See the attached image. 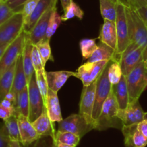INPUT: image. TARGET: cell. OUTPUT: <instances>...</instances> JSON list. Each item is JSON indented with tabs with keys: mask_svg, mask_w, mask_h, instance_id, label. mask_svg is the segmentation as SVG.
Here are the masks:
<instances>
[{
	"mask_svg": "<svg viewBox=\"0 0 147 147\" xmlns=\"http://www.w3.org/2000/svg\"><path fill=\"white\" fill-rule=\"evenodd\" d=\"M27 85H28L29 105H30L28 118L32 122L42 115L45 108V104L37 86L35 73L32 75Z\"/></svg>",
	"mask_w": 147,
	"mask_h": 147,
	"instance_id": "cell-10",
	"label": "cell"
},
{
	"mask_svg": "<svg viewBox=\"0 0 147 147\" xmlns=\"http://www.w3.org/2000/svg\"><path fill=\"white\" fill-rule=\"evenodd\" d=\"M146 112L143 110L139 100L129 102L127 108L121 113L119 114V117L123 122V125H131L139 124L145 119Z\"/></svg>",
	"mask_w": 147,
	"mask_h": 147,
	"instance_id": "cell-14",
	"label": "cell"
},
{
	"mask_svg": "<svg viewBox=\"0 0 147 147\" xmlns=\"http://www.w3.org/2000/svg\"><path fill=\"white\" fill-rule=\"evenodd\" d=\"M144 61V52L141 47L131 43L126 50L119 55V62L123 76H127L134 68Z\"/></svg>",
	"mask_w": 147,
	"mask_h": 147,
	"instance_id": "cell-9",
	"label": "cell"
},
{
	"mask_svg": "<svg viewBox=\"0 0 147 147\" xmlns=\"http://www.w3.org/2000/svg\"><path fill=\"white\" fill-rule=\"evenodd\" d=\"M53 138L50 136L41 137L30 145L22 147H53Z\"/></svg>",
	"mask_w": 147,
	"mask_h": 147,
	"instance_id": "cell-40",
	"label": "cell"
},
{
	"mask_svg": "<svg viewBox=\"0 0 147 147\" xmlns=\"http://www.w3.org/2000/svg\"><path fill=\"white\" fill-rule=\"evenodd\" d=\"M56 7V4L51 6L44 14L42 15V17L37 20L36 24L34 27L32 28V30L27 33L29 40H30L32 45H37L40 40L44 39L46 36L47 27H48L49 20H50V15Z\"/></svg>",
	"mask_w": 147,
	"mask_h": 147,
	"instance_id": "cell-13",
	"label": "cell"
},
{
	"mask_svg": "<svg viewBox=\"0 0 147 147\" xmlns=\"http://www.w3.org/2000/svg\"><path fill=\"white\" fill-rule=\"evenodd\" d=\"M14 11L11 10L4 0L0 1V26L11 18L14 14Z\"/></svg>",
	"mask_w": 147,
	"mask_h": 147,
	"instance_id": "cell-37",
	"label": "cell"
},
{
	"mask_svg": "<svg viewBox=\"0 0 147 147\" xmlns=\"http://www.w3.org/2000/svg\"><path fill=\"white\" fill-rule=\"evenodd\" d=\"M145 119H147V112H146V115H145Z\"/></svg>",
	"mask_w": 147,
	"mask_h": 147,
	"instance_id": "cell-54",
	"label": "cell"
},
{
	"mask_svg": "<svg viewBox=\"0 0 147 147\" xmlns=\"http://www.w3.org/2000/svg\"><path fill=\"white\" fill-rule=\"evenodd\" d=\"M123 76L121 68L119 61H113L110 63L108 72V77L111 85H116L119 83Z\"/></svg>",
	"mask_w": 147,
	"mask_h": 147,
	"instance_id": "cell-33",
	"label": "cell"
},
{
	"mask_svg": "<svg viewBox=\"0 0 147 147\" xmlns=\"http://www.w3.org/2000/svg\"><path fill=\"white\" fill-rule=\"evenodd\" d=\"M7 5L10 7L14 12H21L22 7H23L27 0H4Z\"/></svg>",
	"mask_w": 147,
	"mask_h": 147,
	"instance_id": "cell-41",
	"label": "cell"
},
{
	"mask_svg": "<svg viewBox=\"0 0 147 147\" xmlns=\"http://www.w3.org/2000/svg\"><path fill=\"white\" fill-rule=\"evenodd\" d=\"M123 126V122L119 117V105L112 89L110 95L103 103L98 118L96 120L95 130L100 131L111 128L121 130Z\"/></svg>",
	"mask_w": 147,
	"mask_h": 147,
	"instance_id": "cell-2",
	"label": "cell"
},
{
	"mask_svg": "<svg viewBox=\"0 0 147 147\" xmlns=\"http://www.w3.org/2000/svg\"><path fill=\"white\" fill-rule=\"evenodd\" d=\"M15 67L16 63H14L0 76V102L5 98L6 95L11 90L13 82H14Z\"/></svg>",
	"mask_w": 147,
	"mask_h": 147,
	"instance_id": "cell-25",
	"label": "cell"
},
{
	"mask_svg": "<svg viewBox=\"0 0 147 147\" xmlns=\"http://www.w3.org/2000/svg\"><path fill=\"white\" fill-rule=\"evenodd\" d=\"M3 129L4 132L8 136L10 141H20V129H19L18 119H17V114H14L11 117H10L7 120L4 121Z\"/></svg>",
	"mask_w": 147,
	"mask_h": 147,
	"instance_id": "cell-27",
	"label": "cell"
},
{
	"mask_svg": "<svg viewBox=\"0 0 147 147\" xmlns=\"http://www.w3.org/2000/svg\"><path fill=\"white\" fill-rule=\"evenodd\" d=\"M32 60L33 66H34L35 71L45 70V64L42 59L41 56H40V53L37 50V46H34V45H33L32 50Z\"/></svg>",
	"mask_w": 147,
	"mask_h": 147,
	"instance_id": "cell-38",
	"label": "cell"
},
{
	"mask_svg": "<svg viewBox=\"0 0 147 147\" xmlns=\"http://www.w3.org/2000/svg\"><path fill=\"white\" fill-rule=\"evenodd\" d=\"M126 80L129 91V102L139 99L147 87V69L144 61L126 76Z\"/></svg>",
	"mask_w": 147,
	"mask_h": 147,
	"instance_id": "cell-3",
	"label": "cell"
},
{
	"mask_svg": "<svg viewBox=\"0 0 147 147\" xmlns=\"http://www.w3.org/2000/svg\"><path fill=\"white\" fill-rule=\"evenodd\" d=\"M1 1V0H0V1Z\"/></svg>",
	"mask_w": 147,
	"mask_h": 147,
	"instance_id": "cell-55",
	"label": "cell"
},
{
	"mask_svg": "<svg viewBox=\"0 0 147 147\" xmlns=\"http://www.w3.org/2000/svg\"><path fill=\"white\" fill-rule=\"evenodd\" d=\"M57 0H40L31 14L24 20V30L27 33L32 30L37 20L51 6L57 4Z\"/></svg>",
	"mask_w": 147,
	"mask_h": 147,
	"instance_id": "cell-19",
	"label": "cell"
},
{
	"mask_svg": "<svg viewBox=\"0 0 147 147\" xmlns=\"http://www.w3.org/2000/svg\"><path fill=\"white\" fill-rule=\"evenodd\" d=\"M27 78H26L25 72L24 70L22 61V54L19 57L16 63L15 71H14V82H13L11 92L17 96L24 87L27 86Z\"/></svg>",
	"mask_w": 147,
	"mask_h": 147,
	"instance_id": "cell-23",
	"label": "cell"
},
{
	"mask_svg": "<svg viewBox=\"0 0 147 147\" xmlns=\"http://www.w3.org/2000/svg\"><path fill=\"white\" fill-rule=\"evenodd\" d=\"M45 108L48 117L52 122H59L63 120L57 93L51 89L48 90L45 101Z\"/></svg>",
	"mask_w": 147,
	"mask_h": 147,
	"instance_id": "cell-20",
	"label": "cell"
},
{
	"mask_svg": "<svg viewBox=\"0 0 147 147\" xmlns=\"http://www.w3.org/2000/svg\"><path fill=\"white\" fill-rule=\"evenodd\" d=\"M53 147H73V146H70L66 145V144H62V143H60V142H57V141H54V140H53Z\"/></svg>",
	"mask_w": 147,
	"mask_h": 147,
	"instance_id": "cell-50",
	"label": "cell"
},
{
	"mask_svg": "<svg viewBox=\"0 0 147 147\" xmlns=\"http://www.w3.org/2000/svg\"><path fill=\"white\" fill-rule=\"evenodd\" d=\"M98 39L100 43H104L116 51L118 40L116 22L104 20V22L100 27Z\"/></svg>",
	"mask_w": 147,
	"mask_h": 147,
	"instance_id": "cell-17",
	"label": "cell"
},
{
	"mask_svg": "<svg viewBox=\"0 0 147 147\" xmlns=\"http://www.w3.org/2000/svg\"><path fill=\"white\" fill-rule=\"evenodd\" d=\"M17 119L20 129V143L22 145L27 146L41 138L27 117L21 114H17Z\"/></svg>",
	"mask_w": 147,
	"mask_h": 147,
	"instance_id": "cell-15",
	"label": "cell"
},
{
	"mask_svg": "<svg viewBox=\"0 0 147 147\" xmlns=\"http://www.w3.org/2000/svg\"><path fill=\"white\" fill-rule=\"evenodd\" d=\"M83 15H84V12L82 10V9L76 2L73 1L67 11L64 13L63 16H61V18L63 22L67 21V20H70L73 17H78L80 20H82Z\"/></svg>",
	"mask_w": 147,
	"mask_h": 147,
	"instance_id": "cell-36",
	"label": "cell"
},
{
	"mask_svg": "<svg viewBox=\"0 0 147 147\" xmlns=\"http://www.w3.org/2000/svg\"><path fill=\"white\" fill-rule=\"evenodd\" d=\"M24 17L21 12L14 15L0 26V46L10 44L24 30Z\"/></svg>",
	"mask_w": 147,
	"mask_h": 147,
	"instance_id": "cell-6",
	"label": "cell"
},
{
	"mask_svg": "<svg viewBox=\"0 0 147 147\" xmlns=\"http://www.w3.org/2000/svg\"><path fill=\"white\" fill-rule=\"evenodd\" d=\"M15 112V108H5L0 104V119L3 120L4 121L7 120L10 117L14 115Z\"/></svg>",
	"mask_w": 147,
	"mask_h": 147,
	"instance_id": "cell-42",
	"label": "cell"
},
{
	"mask_svg": "<svg viewBox=\"0 0 147 147\" xmlns=\"http://www.w3.org/2000/svg\"><path fill=\"white\" fill-rule=\"evenodd\" d=\"M53 123V122L48 117L46 108H45L44 111L40 117L32 122L34 129L40 137L50 136L54 139L56 131H55Z\"/></svg>",
	"mask_w": 147,
	"mask_h": 147,
	"instance_id": "cell-21",
	"label": "cell"
},
{
	"mask_svg": "<svg viewBox=\"0 0 147 147\" xmlns=\"http://www.w3.org/2000/svg\"><path fill=\"white\" fill-rule=\"evenodd\" d=\"M29 107L30 105H29L28 85H27L17 95V100L14 105L16 113L21 114L28 118Z\"/></svg>",
	"mask_w": 147,
	"mask_h": 147,
	"instance_id": "cell-29",
	"label": "cell"
},
{
	"mask_svg": "<svg viewBox=\"0 0 147 147\" xmlns=\"http://www.w3.org/2000/svg\"><path fill=\"white\" fill-rule=\"evenodd\" d=\"M137 125H123L122 128L126 147H145L147 145V138L138 129Z\"/></svg>",
	"mask_w": 147,
	"mask_h": 147,
	"instance_id": "cell-16",
	"label": "cell"
},
{
	"mask_svg": "<svg viewBox=\"0 0 147 147\" xmlns=\"http://www.w3.org/2000/svg\"><path fill=\"white\" fill-rule=\"evenodd\" d=\"M125 5L129 40L131 43L142 48L145 60L147 56V27L135 9L127 5L126 3Z\"/></svg>",
	"mask_w": 147,
	"mask_h": 147,
	"instance_id": "cell-1",
	"label": "cell"
},
{
	"mask_svg": "<svg viewBox=\"0 0 147 147\" xmlns=\"http://www.w3.org/2000/svg\"><path fill=\"white\" fill-rule=\"evenodd\" d=\"M9 147H22V146H21V143H20V141H10Z\"/></svg>",
	"mask_w": 147,
	"mask_h": 147,
	"instance_id": "cell-51",
	"label": "cell"
},
{
	"mask_svg": "<svg viewBox=\"0 0 147 147\" xmlns=\"http://www.w3.org/2000/svg\"><path fill=\"white\" fill-rule=\"evenodd\" d=\"M109 61L86 62L78 68L76 77L81 80L83 86H89L98 79Z\"/></svg>",
	"mask_w": 147,
	"mask_h": 147,
	"instance_id": "cell-11",
	"label": "cell"
},
{
	"mask_svg": "<svg viewBox=\"0 0 147 147\" xmlns=\"http://www.w3.org/2000/svg\"><path fill=\"white\" fill-rule=\"evenodd\" d=\"M135 10L139 13V14L142 17V19L144 22V23L146 24L147 27V7H139V8L135 9Z\"/></svg>",
	"mask_w": 147,
	"mask_h": 147,
	"instance_id": "cell-45",
	"label": "cell"
},
{
	"mask_svg": "<svg viewBox=\"0 0 147 147\" xmlns=\"http://www.w3.org/2000/svg\"><path fill=\"white\" fill-rule=\"evenodd\" d=\"M111 61H109L107 66H106L103 71L102 72L101 75L99 76L97 79V83H96V98H95V104L94 108L93 110V120L96 122V120L98 118L99 115L101 111L103 103L106 99L108 98L109 95H110L112 89V85L109 81L108 77V72H109V67Z\"/></svg>",
	"mask_w": 147,
	"mask_h": 147,
	"instance_id": "cell-8",
	"label": "cell"
},
{
	"mask_svg": "<svg viewBox=\"0 0 147 147\" xmlns=\"http://www.w3.org/2000/svg\"><path fill=\"white\" fill-rule=\"evenodd\" d=\"M1 105H2L3 106L5 107V108H14V104L11 101L8 100L7 99H4L1 102H0Z\"/></svg>",
	"mask_w": 147,
	"mask_h": 147,
	"instance_id": "cell-49",
	"label": "cell"
},
{
	"mask_svg": "<svg viewBox=\"0 0 147 147\" xmlns=\"http://www.w3.org/2000/svg\"><path fill=\"white\" fill-rule=\"evenodd\" d=\"M96 128V125L89 123L84 116L79 114H72L58 122L59 131L70 132L78 135L80 138L86 133Z\"/></svg>",
	"mask_w": 147,
	"mask_h": 147,
	"instance_id": "cell-7",
	"label": "cell"
},
{
	"mask_svg": "<svg viewBox=\"0 0 147 147\" xmlns=\"http://www.w3.org/2000/svg\"><path fill=\"white\" fill-rule=\"evenodd\" d=\"M53 140L57 142L70 146L76 147V146L80 142V137L73 133L57 131H56L55 135Z\"/></svg>",
	"mask_w": 147,
	"mask_h": 147,
	"instance_id": "cell-30",
	"label": "cell"
},
{
	"mask_svg": "<svg viewBox=\"0 0 147 147\" xmlns=\"http://www.w3.org/2000/svg\"><path fill=\"white\" fill-rule=\"evenodd\" d=\"M9 45V44H4V45H1V46H0V59H1V56H3L4 51H5L6 49L7 48Z\"/></svg>",
	"mask_w": 147,
	"mask_h": 147,
	"instance_id": "cell-52",
	"label": "cell"
},
{
	"mask_svg": "<svg viewBox=\"0 0 147 147\" xmlns=\"http://www.w3.org/2000/svg\"><path fill=\"white\" fill-rule=\"evenodd\" d=\"M79 46H80L83 59L86 60L92 56L95 50L97 49L98 45L96 43V39L84 38L80 40Z\"/></svg>",
	"mask_w": 147,
	"mask_h": 147,
	"instance_id": "cell-31",
	"label": "cell"
},
{
	"mask_svg": "<svg viewBox=\"0 0 147 147\" xmlns=\"http://www.w3.org/2000/svg\"><path fill=\"white\" fill-rule=\"evenodd\" d=\"M50 40L44 38L42 40H40L37 45H35V46H37V50H38L39 53H40V56H41L42 57V59L45 64H46L47 61H53V56H52L51 48H50Z\"/></svg>",
	"mask_w": 147,
	"mask_h": 147,
	"instance_id": "cell-34",
	"label": "cell"
},
{
	"mask_svg": "<svg viewBox=\"0 0 147 147\" xmlns=\"http://www.w3.org/2000/svg\"><path fill=\"white\" fill-rule=\"evenodd\" d=\"M112 89L119 105V114H120L126 110L129 103V95L126 76L123 75L121 81L117 84L112 85Z\"/></svg>",
	"mask_w": 147,
	"mask_h": 147,
	"instance_id": "cell-22",
	"label": "cell"
},
{
	"mask_svg": "<svg viewBox=\"0 0 147 147\" xmlns=\"http://www.w3.org/2000/svg\"><path fill=\"white\" fill-rule=\"evenodd\" d=\"M124 2L127 5L130 6L131 7L134 9H138L142 7H147V0H126Z\"/></svg>",
	"mask_w": 147,
	"mask_h": 147,
	"instance_id": "cell-43",
	"label": "cell"
},
{
	"mask_svg": "<svg viewBox=\"0 0 147 147\" xmlns=\"http://www.w3.org/2000/svg\"><path fill=\"white\" fill-rule=\"evenodd\" d=\"M116 33H117V48L116 56L119 61V55L121 54L131 43L129 35V27L126 14V5L123 0H119L116 20Z\"/></svg>",
	"mask_w": 147,
	"mask_h": 147,
	"instance_id": "cell-4",
	"label": "cell"
},
{
	"mask_svg": "<svg viewBox=\"0 0 147 147\" xmlns=\"http://www.w3.org/2000/svg\"><path fill=\"white\" fill-rule=\"evenodd\" d=\"M103 61H118L116 53L113 49L106 46L104 43H100L97 49L88 59V62H99Z\"/></svg>",
	"mask_w": 147,
	"mask_h": 147,
	"instance_id": "cell-24",
	"label": "cell"
},
{
	"mask_svg": "<svg viewBox=\"0 0 147 147\" xmlns=\"http://www.w3.org/2000/svg\"><path fill=\"white\" fill-rule=\"evenodd\" d=\"M62 4V7L63 9V11H64V13L67 10L68 7H70V5L71 4V3L73 2V0H60Z\"/></svg>",
	"mask_w": 147,
	"mask_h": 147,
	"instance_id": "cell-47",
	"label": "cell"
},
{
	"mask_svg": "<svg viewBox=\"0 0 147 147\" xmlns=\"http://www.w3.org/2000/svg\"><path fill=\"white\" fill-rule=\"evenodd\" d=\"M27 37V33L23 30L20 35L9 45L0 59V76L9 68L16 63L19 57L22 54Z\"/></svg>",
	"mask_w": 147,
	"mask_h": 147,
	"instance_id": "cell-5",
	"label": "cell"
},
{
	"mask_svg": "<svg viewBox=\"0 0 147 147\" xmlns=\"http://www.w3.org/2000/svg\"><path fill=\"white\" fill-rule=\"evenodd\" d=\"M144 63L145 67H146V69H147V56H146V59H145V60L144 61Z\"/></svg>",
	"mask_w": 147,
	"mask_h": 147,
	"instance_id": "cell-53",
	"label": "cell"
},
{
	"mask_svg": "<svg viewBox=\"0 0 147 147\" xmlns=\"http://www.w3.org/2000/svg\"><path fill=\"white\" fill-rule=\"evenodd\" d=\"M70 76L76 77V72L70 71L46 72V77H47L49 89H51L57 93Z\"/></svg>",
	"mask_w": 147,
	"mask_h": 147,
	"instance_id": "cell-18",
	"label": "cell"
},
{
	"mask_svg": "<svg viewBox=\"0 0 147 147\" xmlns=\"http://www.w3.org/2000/svg\"><path fill=\"white\" fill-rule=\"evenodd\" d=\"M102 17L104 20L116 22L119 0H99Z\"/></svg>",
	"mask_w": 147,
	"mask_h": 147,
	"instance_id": "cell-28",
	"label": "cell"
},
{
	"mask_svg": "<svg viewBox=\"0 0 147 147\" xmlns=\"http://www.w3.org/2000/svg\"><path fill=\"white\" fill-rule=\"evenodd\" d=\"M40 0H27L25 4L22 7L21 12L24 17V20L32 13L35 7L40 2Z\"/></svg>",
	"mask_w": 147,
	"mask_h": 147,
	"instance_id": "cell-39",
	"label": "cell"
},
{
	"mask_svg": "<svg viewBox=\"0 0 147 147\" xmlns=\"http://www.w3.org/2000/svg\"><path fill=\"white\" fill-rule=\"evenodd\" d=\"M32 47L33 45L32 44L30 40H29L28 35H27L22 53L23 66H24V72H25L27 82H30L32 75L35 73L34 66H33L32 60Z\"/></svg>",
	"mask_w": 147,
	"mask_h": 147,
	"instance_id": "cell-26",
	"label": "cell"
},
{
	"mask_svg": "<svg viewBox=\"0 0 147 147\" xmlns=\"http://www.w3.org/2000/svg\"><path fill=\"white\" fill-rule=\"evenodd\" d=\"M96 83L97 80L89 86H83L79 104V113L84 116L89 123H93L95 125L96 122L92 118V115L96 98Z\"/></svg>",
	"mask_w": 147,
	"mask_h": 147,
	"instance_id": "cell-12",
	"label": "cell"
},
{
	"mask_svg": "<svg viewBox=\"0 0 147 147\" xmlns=\"http://www.w3.org/2000/svg\"><path fill=\"white\" fill-rule=\"evenodd\" d=\"M4 99H8V100L11 101V102H12L14 104V105H15L16 100H17V96H16V95H14V94L11 91H10V92H9L7 95H6Z\"/></svg>",
	"mask_w": 147,
	"mask_h": 147,
	"instance_id": "cell-48",
	"label": "cell"
},
{
	"mask_svg": "<svg viewBox=\"0 0 147 147\" xmlns=\"http://www.w3.org/2000/svg\"><path fill=\"white\" fill-rule=\"evenodd\" d=\"M9 141L10 140L3 129V126H0V147H9Z\"/></svg>",
	"mask_w": 147,
	"mask_h": 147,
	"instance_id": "cell-44",
	"label": "cell"
},
{
	"mask_svg": "<svg viewBox=\"0 0 147 147\" xmlns=\"http://www.w3.org/2000/svg\"><path fill=\"white\" fill-rule=\"evenodd\" d=\"M46 71H35L36 81H37V86H38L40 92L42 96L43 99H44L45 104L46 98H47V93H48V85H47V77H46Z\"/></svg>",
	"mask_w": 147,
	"mask_h": 147,
	"instance_id": "cell-35",
	"label": "cell"
},
{
	"mask_svg": "<svg viewBox=\"0 0 147 147\" xmlns=\"http://www.w3.org/2000/svg\"><path fill=\"white\" fill-rule=\"evenodd\" d=\"M138 129L142 132V133L147 138V119H144L143 121L138 124Z\"/></svg>",
	"mask_w": 147,
	"mask_h": 147,
	"instance_id": "cell-46",
	"label": "cell"
},
{
	"mask_svg": "<svg viewBox=\"0 0 147 147\" xmlns=\"http://www.w3.org/2000/svg\"><path fill=\"white\" fill-rule=\"evenodd\" d=\"M62 22L63 21H62L61 16L57 12V7H55L53 10L51 15H50V20H49L48 27H47V33H46V36L45 38L50 40V38L55 33L56 30L58 28V27L61 24Z\"/></svg>",
	"mask_w": 147,
	"mask_h": 147,
	"instance_id": "cell-32",
	"label": "cell"
}]
</instances>
